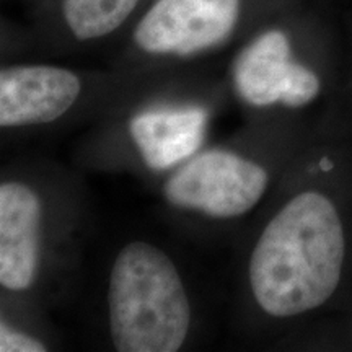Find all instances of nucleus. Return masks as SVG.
<instances>
[{"mask_svg":"<svg viewBox=\"0 0 352 352\" xmlns=\"http://www.w3.org/2000/svg\"><path fill=\"white\" fill-rule=\"evenodd\" d=\"M290 39L283 30L259 34L236 59L233 80L239 95L254 107L283 101L297 67Z\"/></svg>","mask_w":352,"mask_h":352,"instance_id":"0eeeda50","label":"nucleus"},{"mask_svg":"<svg viewBox=\"0 0 352 352\" xmlns=\"http://www.w3.org/2000/svg\"><path fill=\"white\" fill-rule=\"evenodd\" d=\"M270 176L261 165L236 153L202 152L171 175L164 196L171 206L212 219H235L261 201Z\"/></svg>","mask_w":352,"mask_h":352,"instance_id":"7ed1b4c3","label":"nucleus"},{"mask_svg":"<svg viewBox=\"0 0 352 352\" xmlns=\"http://www.w3.org/2000/svg\"><path fill=\"white\" fill-rule=\"evenodd\" d=\"M204 113L184 109L173 113H147L131 121L129 131L144 160L162 170L178 164L196 151L202 138Z\"/></svg>","mask_w":352,"mask_h":352,"instance_id":"6e6552de","label":"nucleus"},{"mask_svg":"<svg viewBox=\"0 0 352 352\" xmlns=\"http://www.w3.org/2000/svg\"><path fill=\"white\" fill-rule=\"evenodd\" d=\"M82 94L77 74L54 65H15L0 72V126L47 124L63 118Z\"/></svg>","mask_w":352,"mask_h":352,"instance_id":"39448f33","label":"nucleus"},{"mask_svg":"<svg viewBox=\"0 0 352 352\" xmlns=\"http://www.w3.org/2000/svg\"><path fill=\"white\" fill-rule=\"evenodd\" d=\"M241 0H155L135 26L134 43L148 54L188 57L233 33Z\"/></svg>","mask_w":352,"mask_h":352,"instance_id":"20e7f679","label":"nucleus"},{"mask_svg":"<svg viewBox=\"0 0 352 352\" xmlns=\"http://www.w3.org/2000/svg\"><path fill=\"white\" fill-rule=\"evenodd\" d=\"M43 206L32 188L19 182L0 186V284L12 292L34 283L39 259Z\"/></svg>","mask_w":352,"mask_h":352,"instance_id":"423d86ee","label":"nucleus"},{"mask_svg":"<svg viewBox=\"0 0 352 352\" xmlns=\"http://www.w3.org/2000/svg\"><path fill=\"white\" fill-rule=\"evenodd\" d=\"M139 0H63L65 25L80 41L116 32L134 12Z\"/></svg>","mask_w":352,"mask_h":352,"instance_id":"1a4fd4ad","label":"nucleus"},{"mask_svg":"<svg viewBox=\"0 0 352 352\" xmlns=\"http://www.w3.org/2000/svg\"><path fill=\"white\" fill-rule=\"evenodd\" d=\"M0 351L2 352H44L46 346L41 341L26 336L2 323L0 328Z\"/></svg>","mask_w":352,"mask_h":352,"instance_id":"9d476101","label":"nucleus"},{"mask_svg":"<svg viewBox=\"0 0 352 352\" xmlns=\"http://www.w3.org/2000/svg\"><path fill=\"white\" fill-rule=\"evenodd\" d=\"M109 331L120 352H175L191 324V305L168 254L131 241L114 259L108 285Z\"/></svg>","mask_w":352,"mask_h":352,"instance_id":"f03ea898","label":"nucleus"},{"mask_svg":"<svg viewBox=\"0 0 352 352\" xmlns=\"http://www.w3.org/2000/svg\"><path fill=\"white\" fill-rule=\"evenodd\" d=\"M344 258L336 206L318 191H303L267 222L254 245L248 270L254 300L274 318L315 310L336 292Z\"/></svg>","mask_w":352,"mask_h":352,"instance_id":"f257e3e1","label":"nucleus"}]
</instances>
